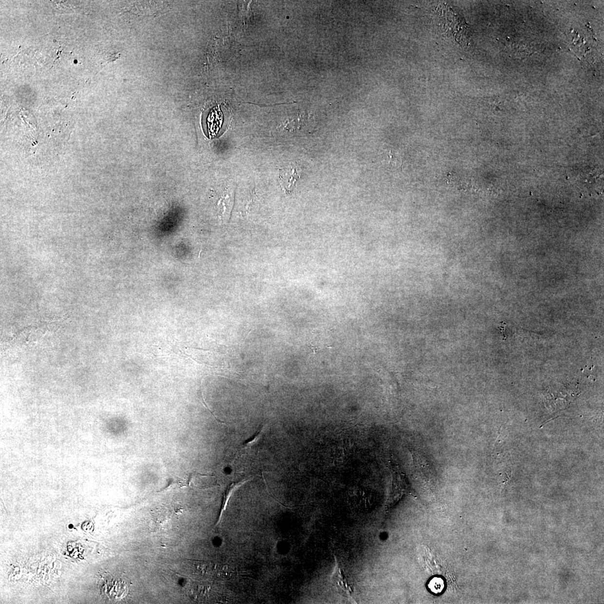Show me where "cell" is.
I'll list each match as a JSON object with an SVG mask.
<instances>
[{
    "label": "cell",
    "mask_w": 604,
    "mask_h": 604,
    "mask_svg": "<svg viewBox=\"0 0 604 604\" xmlns=\"http://www.w3.org/2000/svg\"><path fill=\"white\" fill-rule=\"evenodd\" d=\"M265 429V425H262L259 430H258L256 432V434L253 436V438L251 439V440H249V441L245 442L244 444L245 447L253 448L257 446L261 439L263 438Z\"/></svg>",
    "instance_id": "3"
},
{
    "label": "cell",
    "mask_w": 604,
    "mask_h": 604,
    "mask_svg": "<svg viewBox=\"0 0 604 604\" xmlns=\"http://www.w3.org/2000/svg\"><path fill=\"white\" fill-rule=\"evenodd\" d=\"M332 585L341 594L347 598H353L354 593L350 582L344 575L343 569L336 562L331 577Z\"/></svg>",
    "instance_id": "1"
},
{
    "label": "cell",
    "mask_w": 604,
    "mask_h": 604,
    "mask_svg": "<svg viewBox=\"0 0 604 604\" xmlns=\"http://www.w3.org/2000/svg\"><path fill=\"white\" fill-rule=\"evenodd\" d=\"M299 178V175L297 168L292 165H289L281 172V187L285 192L290 193L294 188L296 182Z\"/></svg>",
    "instance_id": "2"
},
{
    "label": "cell",
    "mask_w": 604,
    "mask_h": 604,
    "mask_svg": "<svg viewBox=\"0 0 604 604\" xmlns=\"http://www.w3.org/2000/svg\"><path fill=\"white\" fill-rule=\"evenodd\" d=\"M429 587L434 593H441L444 588V582L441 578L435 577L430 581Z\"/></svg>",
    "instance_id": "4"
}]
</instances>
